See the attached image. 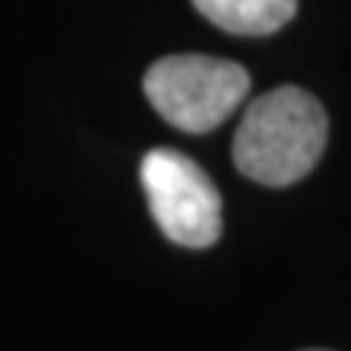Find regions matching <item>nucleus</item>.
I'll return each mask as SVG.
<instances>
[{"mask_svg":"<svg viewBox=\"0 0 351 351\" xmlns=\"http://www.w3.org/2000/svg\"><path fill=\"white\" fill-rule=\"evenodd\" d=\"M328 144V114L313 94L281 85L252 100L234 132L232 158L246 179L269 188L299 182Z\"/></svg>","mask_w":351,"mask_h":351,"instance_id":"1","label":"nucleus"},{"mask_svg":"<svg viewBox=\"0 0 351 351\" xmlns=\"http://www.w3.org/2000/svg\"><path fill=\"white\" fill-rule=\"evenodd\" d=\"M249 85L252 80L243 64L202 53L164 56L144 76V91L152 108L170 126L191 135L226 123L246 100Z\"/></svg>","mask_w":351,"mask_h":351,"instance_id":"2","label":"nucleus"},{"mask_svg":"<svg viewBox=\"0 0 351 351\" xmlns=\"http://www.w3.org/2000/svg\"><path fill=\"white\" fill-rule=\"evenodd\" d=\"M149 211L164 237L188 249H205L223 232V199L208 173L170 147L149 149L141 161Z\"/></svg>","mask_w":351,"mask_h":351,"instance_id":"3","label":"nucleus"},{"mask_svg":"<svg viewBox=\"0 0 351 351\" xmlns=\"http://www.w3.org/2000/svg\"><path fill=\"white\" fill-rule=\"evenodd\" d=\"M299 0H193L196 12L234 36H269L295 15Z\"/></svg>","mask_w":351,"mask_h":351,"instance_id":"4","label":"nucleus"},{"mask_svg":"<svg viewBox=\"0 0 351 351\" xmlns=\"http://www.w3.org/2000/svg\"><path fill=\"white\" fill-rule=\"evenodd\" d=\"M311 351H322V348H311Z\"/></svg>","mask_w":351,"mask_h":351,"instance_id":"5","label":"nucleus"}]
</instances>
